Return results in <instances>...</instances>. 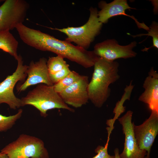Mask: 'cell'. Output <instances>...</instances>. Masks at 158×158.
I'll return each instance as SVG.
<instances>
[{
	"label": "cell",
	"mask_w": 158,
	"mask_h": 158,
	"mask_svg": "<svg viewBox=\"0 0 158 158\" xmlns=\"http://www.w3.org/2000/svg\"><path fill=\"white\" fill-rule=\"evenodd\" d=\"M21 40L30 46L40 50L52 52L85 68L94 66L99 57L93 50H87L66 40H59L28 27L23 31Z\"/></svg>",
	"instance_id": "cell-1"
},
{
	"label": "cell",
	"mask_w": 158,
	"mask_h": 158,
	"mask_svg": "<svg viewBox=\"0 0 158 158\" xmlns=\"http://www.w3.org/2000/svg\"><path fill=\"white\" fill-rule=\"evenodd\" d=\"M94 71L89 82L88 92L89 100L96 107H101L111 93L109 85L120 78L119 63L99 57L95 63Z\"/></svg>",
	"instance_id": "cell-2"
},
{
	"label": "cell",
	"mask_w": 158,
	"mask_h": 158,
	"mask_svg": "<svg viewBox=\"0 0 158 158\" xmlns=\"http://www.w3.org/2000/svg\"><path fill=\"white\" fill-rule=\"evenodd\" d=\"M20 99L22 107L32 105L38 109L41 116L44 117L47 116L48 111L55 109H63L74 112V109L66 104L59 93L55 90L53 85L39 84Z\"/></svg>",
	"instance_id": "cell-3"
},
{
	"label": "cell",
	"mask_w": 158,
	"mask_h": 158,
	"mask_svg": "<svg viewBox=\"0 0 158 158\" xmlns=\"http://www.w3.org/2000/svg\"><path fill=\"white\" fill-rule=\"evenodd\" d=\"M89 11L90 15L87 21L81 26L60 29L49 28L64 33L67 36L66 40L74 42L77 46L87 50L100 32L103 24L98 20L97 9L91 7Z\"/></svg>",
	"instance_id": "cell-4"
},
{
	"label": "cell",
	"mask_w": 158,
	"mask_h": 158,
	"mask_svg": "<svg viewBox=\"0 0 158 158\" xmlns=\"http://www.w3.org/2000/svg\"><path fill=\"white\" fill-rule=\"evenodd\" d=\"M0 152L9 158H49L48 152L43 141L37 137L20 134Z\"/></svg>",
	"instance_id": "cell-5"
},
{
	"label": "cell",
	"mask_w": 158,
	"mask_h": 158,
	"mask_svg": "<svg viewBox=\"0 0 158 158\" xmlns=\"http://www.w3.org/2000/svg\"><path fill=\"white\" fill-rule=\"evenodd\" d=\"M16 60L18 63L15 71L0 83V104H6L14 110L22 107L21 99L16 96L13 89L18 82L25 81L27 76L26 72L28 66L23 64L20 55H18Z\"/></svg>",
	"instance_id": "cell-6"
},
{
	"label": "cell",
	"mask_w": 158,
	"mask_h": 158,
	"mask_svg": "<svg viewBox=\"0 0 158 158\" xmlns=\"http://www.w3.org/2000/svg\"><path fill=\"white\" fill-rule=\"evenodd\" d=\"M29 4L24 0H6L0 6V31H10L23 23Z\"/></svg>",
	"instance_id": "cell-7"
},
{
	"label": "cell",
	"mask_w": 158,
	"mask_h": 158,
	"mask_svg": "<svg viewBox=\"0 0 158 158\" xmlns=\"http://www.w3.org/2000/svg\"><path fill=\"white\" fill-rule=\"evenodd\" d=\"M137 44L134 41L127 45L122 46L114 39H107L96 44L93 51L99 57L113 61L119 58L126 59L135 57L137 53L133 49Z\"/></svg>",
	"instance_id": "cell-8"
},
{
	"label": "cell",
	"mask_w": 158,
	"mask_h": 158,
	"mask_svg": "<svg viewBox=\"0 0 158 158\" xmlns=\"http://www.w3.org/2000/svg\"><path fill=\"white\" fill-rule=\"evenodd\" d=\"M134 136L139 148L145 150L150 158L151 148L158 133V112L152 111L149 117L141 124L133 126Z\"/></svg>",
	"instance_id": "cell-9"
},
{
	"label": "cell",
	"mask_w": 158,
	"mask_h": 158,
	"mask_svg": "<svg viewBox=\"0 0 158 158\" xmlns=\"http://www.w3.org/2000/svg\"><path fill=\"white\" fill-rule=\"evenodd\" d=\"M132 111L129 110L121 117L118 118L122 127L125 140L122 152L119 154L120 158H145L147 154L145 150L139 147L135 138L132 123Z\"/></svg>",
	"instance_id": "cell-10"
},
{
	"label": "cell",
	"mask_w": 158,
	"mask_h": 158,
	"mask_svg": "<svg viewBox=\"0 0 158 158\" xmlns=\"http://www.w3.org/2000/svg\"><path fill=\"white\" fill-rule=\"evenodd\" d=\"M47 61L46 58L42 57L37 61L30 62L26 70L27 79L22 83H18L17 85L16 88L18 92L25 91L29 87L36 84L53 85L50 79Z\"/></svg>",
	"instance_id": "cell-11"
},
{
	"label": "cell",
	"mask_w": 158,
	"mask_h": 158,
	"mask_svg": "<svg viewBox=\"0 0 158 158\" xmlns=\"http://www.w3.org/2000/svg\"><path fill=\"white\" fill-rule=\"evenodd\" d=\"M98 7L100 10L98 12V19L99 21L102 24L107 23L109 19L112 17L123 15L129 17L133 19L139 28H142L147 31L149 30V27L144 23H140L134 16L126 13V11L127 9H136L135 8L130 7L126 0H114L109 3L102 1L98 3Z\"/></svg>",
	"instance_id": "cell-12"
},
{
	"label": "cell",
	"mask_w": 158,
	"mask_h": 158,
	"mask_svg": "<svg viewBox=\"0 0 158 158\" xmlns=\"http://www.w3.org/2000/svg\"><path fill=\"white\" fill-rule=\"evenodd\" d=\"M88 77L82 75L81 78L71 85L59 93L67 105L75 108L85 104L89 100L88 87Z\"/></svg>",
	"instance_id": "cell-13"
},
{
	"label": "cell",
	"mask_w": 158,
	"mask_h": 158,
	"mask_svg": "<svg viewBox=\"0 0 158 158\" xmlns=\"http://www.w3.org/2000/svg\"><path fill=\"white\" fill-rule=\"evenodd\" d=\"M145 90L138 100L148 104L152 111L158 112V73L152 67L143 85Z\"/></svg>",
	"instance_id": "cell-14"
},
{
	"label": "cell",
	"mask_w": 158,
	"mask_h": 158,
	"mask_svg": "<svg viewBox=\"0 0 158 158\" xmlns=\"http://www.w3.org/2000/svg\"><path fill=\"white\" fill-rule=\"evenodd\" d=\"M18 43L10 31H0V49L9 54L16 60Z\"/></svg>",
	"instance_id": "cell-15"
},
{
	"label": "cell",
	"mask_w": 158,
	"mask_h": 158,
	"mask_svg": "<svg viewBox=\"0 0 158 158\" xmlns=\"http://www.w3.org/2000/svg\"><path fill=\"white\" fill-rule=\"evenodd\" d=\"M82 75L75 71H71L62 80L53 85L55 90L59 93L78 80Z\"/></svg>",
	"instance_id": "cell-16"
},
{
	"label": "cell",
	"mask_w": 158,
	"mask_h": 158,
	"mask_svg": "<svg viewBox=\"0 0 158 158\" xmlns=\"http://www.w3.org/2000/svg\"><path fill=\"white\" fill-rule=\"evenodd\" d=\"M23 112V110L20 109L13 115L6 116L0 114V132H6L11 129L21 118Z\"/></svg>",
	"instance_id": "cell-17"
},
{
	"label": "cell",
	"mask_w": 158,
	"mask_h": 158,
	"mask_svg": "<svg viewBox=\"0 0 158 158\" xmlns=\"http://www.w3.org/2000/svg\"><path fill=\"white\" fill-rule=\"evenodd\" d=\"M67 64L64 58L59 55L49 57L47 63L49 74H54L61 70Z\"/></svg>",
	"instance_id": "cell-18"
},
{
	"label": "cell",
	"mask_w": 158,
	"mask_h": 158,
	"mask_svg": "<svg viewBox=\"0 0 158 158\" xmlns=\"http://www.w3.org/2000/svg\"><path fill=\"white\" fill-rule=\"evenodd\" d=\"M149 30L148 31V33L145 34H139L135 35H132L134 37H140L143 35H147L151 36L152 38L153 45V46L147 49L145 48L142 51H146L152 47H154L157 49H158V23L155 21L152 22V24L150 26Z\"/></svg>",
	"instance_id": "cell-19"
},
{
	"label": "cell",
	"mask_w": 158,
	"mask_h": 158,
	"mask_svg": "<svg viewBox=\"0 0 158 158\" xmlns=\"http://www.w3.org/2000/svg\"><path fill=\"white\" fill-rule=\"evenodd\" d=\"M69 68V65L67 64L61 70L52 74H49L50 80L54 85L59 82L66 76L71 71Z\"/></svg>",
	"instance_id": "cell-20"
},
{
	"label": "cell",
	"mask_w": 158,
	"mask_h": 158,
	"mask_svg": "<svg viewBox=\"0 0 158 158\" xmlns=\"http://www.w3.org/2000/svg\"><path fill=\"white\" fill-rule=\"evenodd\" d=\"M108 143L104 147L99 145L95 150L97 154L93 158H114V156L109 155L107 151Z\"/></svg>",
	"instance_id": "cell-21"
},
{
	"label": "cell",
	"mask_w": 158,
	"mask_h": 158,
	"mask_svg": "<svg viewBox=\"0 0 158 158\" xmlns=\"http://www.w3.org/2000/svg\"><path fill=\"white\" fill-rule=\"evenodd\" d=\"M119 150L118 148H116L114 150V158H120L119 154Z\"/></svg>",
	"instance_id": "cell-22"
},
{
	"label": "cell",
	"mask_w": 158,
	"mask_h": 158,
	"mask_svg": "<svg viewBox=\"0 0 158 158\" xmlns=\"http://www.w3.org/2000/svg\"><path fill=\"white\" fill-rule=\"evenodd\" d=\"M0 158H9L7 155L0 152Z\"/></svg>",
	"instance_id": "cell-23"
},
{
	"label": "cell",
	"mask_w": 158,
	"mask_h": 158,
	"mask_svg": "<svg viewBox=\"0 0 158 158\" xmlns=\"http://www.w3.org/2000/svg\"><path fill=\"white\" fill-rule=\"evenodd\" d=\"M3 1H4V0H0V3H1V2Z\"/></svg>",
	"instance_id": "cell-24"
}]
</instances>
